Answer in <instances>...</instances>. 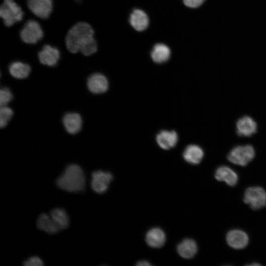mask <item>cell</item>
<instances>
[{
	"label": "cell",
	"instance_id": "cell-1",
	"mask_svg": "<svg viewBox=\"0 0 266 266\" xmlns=\"http://www.w3.org/2000/svg\"><path fill=\"white\" fill-rule=\"evenodd\" d=\"M81 167L76 164L68 165L57 178V185L60 189L69 192H79L84 190L86 180Z\"/></svg>",
	"mask_w": 266,
	"mask_h": 266
},
{
	"label": "cell",
	"instance_id": "cell-2",
	"mask_svg": "<svg viewBox=\"0 0 266 266\" xmlns=\"http://www.w3.org/2000/svg\"><path fill=\"white\" fill-rule=\"evenodd\" d=\"M94 30L89 24L85 22L78 23L67 33L66 47L70 52L76 53L84 44L94 37Z\"/></svg>",
	"mask_w": 266,
	"mask_h": 266
},
{
	"label": "cell",
	"instance_id": "cell-3",
	"mask_svg": "<svg viewBox=\"0 0 266 266\" xmlns=\"http://www.w3.org/2000/svg\"><path fill=\"white\" fill-rule=\"evenodd\" d=\"M0 15L5 25L9 27L22 20L24 12L13 0H4L0 6Z\"/></svg>",
	"mask_w": 266,
	"mask_h": 266
},
{
	"label": "cell",
	"instance_id": "cell-4",
	"mask_svg": "<svg viewBox=\"0 0 266 266\" xmlns=\"http://www.w3.org/2000/svg\"><path fill=\"white\" fill-rule=\"evenodd\" d=\"M255 155V150L252 145H239L230 151L227 158L235 165L245 166L253 159Z\"/></svg>",
	"mask_w": 266,
	"mask_h": 266
},
{
	"label": "cell",
	"instance_id": "cell-5",
	"mask_svg": "<svg viewBox=\"0 0 266 266\" xmlns=\"http://www.w3.org/2000/svg\"><path fill=\"white\" fill-rule=\"evenodd\" d=\"M244 202L254 210H258L266 206V192L261 187L248 188L244 193Z\"/></svg>",
	"mask_w": 266,
	"mask_h": 266
},
{
	"label": "cell",
	"instance_id": "cell-6",
	"mask_svg": "<svg viewBox=\"0 0 266 266\" xmlns=\"http://www.w3.org/2000/svg\"><path fill=\"white\" fill-rule=\"evenodd\" d=\"M43 36V32L39 24L34 20L28 21L20 32L22 40L26 43L34 44Z\"/></svg>",
	"mask_w": 266,
	"mask_h": 266
},
{
	"label": "cell",
	"instance_id": "cell-7",
	"mask_svg": "<svg viewBox=\"0 0 266 266\" xmlns=\"http://www.w3.org/2000/svg\"><path fill=\"white\" fill-rule=\"evenodd\" d=\"M112 179V174L109 172L94 171L92 173L91 187L95 192L102 194L106 191Z\"/></svg>",
	"mask_w": 266,
	"mask_h": 266
},
{
	"label": "cell",
	"instance_id": "cell-8",
	"mask_svg": "<svg viewBox=\"0 0 266 266\" xmlns=\"http://www.w3.org/2000/svg\"><path fill=\"white\" fill-rule=\"evenodd\" d=\"M27 4L34 15L43 19L49 17L53 7L52 0H28Z\"/></svg>",
	"mask_w": 266,
	"mask_h": 266
},
{
	"label": "cell",
	"instance_id": "cell-9",
	"mask_svg": "<svg viewBox=\"0 0 266 266\" xmlns=\"http://www.w3.org/2000/svg\"><path fill=\"white\" fill-rule=\"evenodd\" d=\"M87 85L89 91L96 94L105 92L108 88L107 78L103 74L99 73L91 75L88 78Z\"/></svg>",
	"mask_w": 266,
	"mask_h": 266
},
{
	"label": "cell",
	"instance_id": "cell-10",
	"mask_svg": "<svg viewBox=\"0 0 266 266\" xmlns=\"http://www.w3.org/2000/svg\"><path fill=\"white\" fill-rule=\"evenodd\" d=\"M226 240L228 245L231 247L236 249H240L247 245L249 238L244 232L233 230L228 233Z\"/></svg>",
	"mask_w": 266,
	"mask_h": 266
},
{
	"label": "cell",
	"instance_id": "cell-11",
	"mask_svg": "<svg viewBox=\"0 0 266 266\" xmlns=\"http://www.w3.org/2000/svg\"><path fill=\"white\" fill-rule=\"evenodd\" d=\"M40 63L48 66H54L60 58V52L58 49L49 45H44L38 53Z\"/></svg>",
	"mask_w": 266,
	"mask_h": 266
},
{
	"label": "cell",
	"instance_id": "cell-12",
	"mask_svg": "<svg viewBox=\"0 0 266 266\" xmlns=\"http://www.w3.org/2000/svg\"><path fill=\"white\" fill-rule=\"evenodd\" d=\"M257 129L256 122L248 116L241 118L236 123V132L240 136H251L256 132Z\"/></svg>",
	"mask_w": 266,
	"mask_h": 266
},
{
	"label": "cell",
	"instance_id": "cell-13",
	"mask_svg": "<svg viewBox=\"0 0 266 266\" xmlns=\"http://www.w3.org/2000/svg\"><path fill=\"white\" fill-rule=\"evenodd\" d=\"M63 122L66 131L70 134L78 133L82 128V118L77 113L66 114L63 117Z\"/></svg>",
	"mask_w": 266,
	"mask_h": 266
},
{
	"label": "cell",
	"instance_id": "cell-14",
	"mask_svg": "<svg viewBox=\"0 0 266 266\" xmlns=\"http://www.w3.org/2000/svg\"><path fill=\"white\" fill-rule=\"evenodd\" d=\"M178 136L173 131H162L156 136V141L160 147L168 150L173 148L177 143Z\"/></svg>",
	"mask_w": 266,
	"mask_h": 266
},
{
	"label": "cell",
	"instance_id": "cell-15",
	"mask_svg": "<svg viewBox=\"0 0 266 266\" xmlns=\"http://www.w3.org/2000/svg\"><path fill=\"white\" fill-rule=\"evenodd\" d=\"M215 177L216 180L225 181L231 186H235L238 181L237 174L231 168L225 166H221L216 169Z\"/></svg>",
	"mask_w": 266,
	"mask_h": 266
},
{
	"label": "cell",
	"instance_id": "cell-16",
	"mask_svg": "<svg viewBox=\"0 0 266 266\" xmlns=\"http://www.w3.org/2000/svg\"><path fill=\"white\" fill-rule=\"evenodd\" d=\"M132 26L138 31L145 30L149 25V18L143 10L136 9L133 10L130 17Z\"/></svg>",
	"mask_w": 266,
	"mask_h": 266
},
{
	"label": "cell",
	"instance_id": "cell-17",
	"mask_svg": "<svg viewBox=\"0 0 266 266\" xmlns=\"http://www.w3.org/2000/svg\"><path fill=\"white\" fill-rule=\"evenodd\" d=\"M147 244L153 248L162 247L166 241V235L164 231L159 228L150 230L146 235Z\"/></svg>",
	"mask_w": 266,
	"mask_h": 266
},
{
	"label": "cell",
	"instance_id": "cell-18",
	"mask_svg": "<svg viewBox=\"0 0 266 266\" xmlns=\"http://www.w3.org/2000/svg\"><path fill=\"white\" fill-rule=\"evenodd\" d=\"M36 226L39 230L51 234H55L60 231L50 215L46 213H42L38 216Z\"/></svg>",
	"mask_w": 266,
	"mask_h": 266
},
{
	"label": "cell",
	"instance_id": "cell-19",
	"mask_svg": "<svg viewBox=\"0 0 266 266\" xmlns=\"http://www.w3.org/2000/svg\"><path fill=\"white\" fill-rule=\"evenodd\" d=\"M203 155V151L201 148L193 144L188 145L185 148L183 154L184 160L193 165L199 164L202 159Z\"/></svg>",
	"mask_w": 266,
	"mask_h": 266
},
{
	"label": "cell",
	"instance_id": "cell-20",
	"mask_svg": "<svg viewBox=\"0 0 266 266\" xmlns=\"http://www.w3.org/2000/svg\"><path fill=\"white\" fill-rule=\"evenodd\" d=\"M177 249L178 254L182 258L191 259L197 253L198 247L194 240L186 238L178 244Z\"/></svg>",
	"mask_w": 266,
	"mask_h": 266
},
{
	"label": "cell",
	"instance_id": "cell-21",
	"mask_svg": "<svg viewBox=\"0 0 266 266\" xmlns=\"http://www.w3.org/2000/svg\"><path fill=\"white\" fill-rule=\"evenodd\" d=\"M170 55L169 48L163 43H158L155 45L151 53L153 61L159 64L167 61L169 59Z\"/></svg>",
	"mask_w": 266,
	"mask_h": 266
},
{
	"label": "cell",
	"instance_id": "cell-22",
	"mask_svg": "<svg viewBox=\"0 0 266 266\" xmlns=\"http://www.w3.org/2000/svg\"><path fill=\"white\" fill-rule=\"evenodd\" d=\"M9 71L14 77L18 79H23L27 77L30 72V66L21 62H14L9 66Z\"/></svg>",
	"mask_w": 266,
	"mask_h": 266
},
{
	"label": "cell",
	"instance_id": "cell-23",
	"mask_svg": "<svg viewBox=\"0 0 266 266\" xmlns=\"http://www.w3.org/2000/svg\"><path fill=\"white\" fill-rule=\"evenodd\" d=\"M49 215L60 230L66 229L68 227L69 223V217L63 208H55L50 211Z\"/></svg>",
	"mask_w": 266,
	"mask_h": 266
},
{
	"label": "cell",
	"instance_id": "cell-24",
	"mask_svg": "<svg viewBox=\"0 0 266 266\" xmlns=\"http://www.w3.org/2000/svg\"><path fill=\"white\" fill-rule=\"evenodd\" d=\"M12 110L7 105L1 106L0 109V127H5L13 116Z\"/></svg>",
	"mask_w": 266,
	"mask_h": 266
},
{
	"label": "cell",
	"instance_id": "cell-25",
	"mask_svg": "<svg viewBox=\"0 0 266 266\" xmlns=\"http://www.w3.org/2000/svg\"><path fill=\"white\" fill-rule=\"evenodd\" d=\"M97 43L94 37L91 38L80 48L79 51L85 56L95 53L97 50Z\"/></svg>",
	"mask_w": 266,
	"mask_h": 266
},
{
	"label": "cell",
	"instance_id": "cell-26",
	"mask_svg": "<svg viewBox=\"0 0 266 266\" xmlns=\"http://www.w3.org/2000/svg\"><path fill=\"white\" fill-rule=\"evenodd\" d=\"M13 95L10 90L6 87L2 88L0 91V106H5L12 100Z\"/></svg>",
	"mask_w": 266,
	"mask_h": 266
},
{
	"label": "cell",
	"instance_id": "cell-27",
	"mask_svg": "<svg viewBox=\"0 0 266 266\" xmlns=\"http://www.w3.org/2000/svg\"><path fill=\"white\" fill-rule=\"evenodd\" d=\"M25 266H42L44 265L43 261L37 256L29 258L24 262Z\"/></svg>",
	"mask_w": 266,
	"mask_h": 266
},
{
	"label": "cell",
	"instance_id": "cell-28",
	"mask_svg": "<svg viewBox=\"0 0 266 266\" xmlns=\"http://www.w3.org/2000/svg\"><path fill=\"white\" fill-rule=\"evenodd\" d=\"M185 5L190 8H197L200 6L205 0H183Z\"/></svg>",
	"mask_w": 266,
	"mask_h": 266
},
{
	"label": "cell",
	"instance_id": "cell-29",
	"mask_svg": "<svg viewBox=\"0 0 266 266\" xmlns=\"http://www.w3.org/2000/svg\"><path fill=\"white\" fill-rule=\"evenodd\" d=\"M136 265L139 266H151V265L148 262L146 261H142L138 262L136 264Z\"/></svg>",
	"mask_w": 266,
	"mask_h": 266
}]
</instances>
